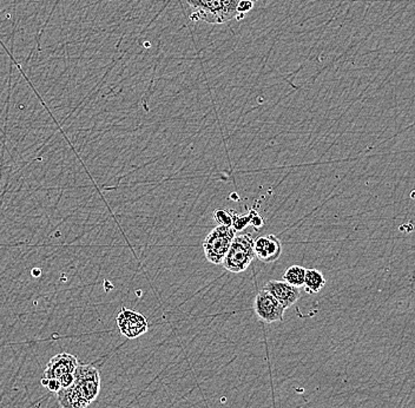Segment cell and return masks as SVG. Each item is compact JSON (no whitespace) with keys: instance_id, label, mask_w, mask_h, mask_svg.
<instances>
[{"instance_id":"15","label":"cell","mask_w":415,"mask_h":408,"mask_svg":"<svg viewBox=\"0 0 415 408\" xmlns=\"http://www.w3.org/2000/svg\"><path fill=\"white\" fill-rule=\"evenodd\" d=\"M42 386L51 393H58L61 390V385L59 380L57 379H42Z\"/></svg>"},{"instance_id":"14","label":"cell","mask_w":415,"mask_h":408,"mask_svg":"<svg viewBox=\"0 0 415 408\" xmlns=\"http://www.w3.org/2000/svg\"><path fill=\"white\" fill-rule=\"evenodd\" d=\"M212 218L215 220L216 223H219V225H233V213L231 211H226L224 209H216L212 213Z\"/></svg>"},{"instance_id":"11","label":"cell","mask_w":415,"mask_h":408,"mask_svg":"<svg viewBox=\"0 0 415 408\" xmlns=\"http://www.w3.org/2000/svg\"><path fill=\"white\" fill-rule=\"evenodd\" d=\"M326 279L323 274L317 269H306L305 277V290L308 294H317L325 288Z\"/></svg>"},{"instance_id":"17","label":"cell","mask_w":415,"mask_h":408,"mask_svg":"<svg viewBox=\"0 0 415 408\" xmlns=\"http://www.w3.org/2000/svg\"><path fill=\"white\" fill-rule=\"evenodd\" d=\"M250 225H254L255 229H261L264 225V218L261 216L260 213H256L254 210L253 218H252V222Z\"/></svg>"},{"instance_id":"8","label":"cell","mask_w":415,"mask_h":408,"mask_svg":"<svg viewBox=\"0 0 415 408\" xmlns=\"http://www.w3.org/2000/svg\"><path fill=\"white\" fill-rule=\"evenodd\" d=\"M78 365H80L78 360L72 354L68 353L57 354L46 365L44 378L59 380L64 375L73 374Z\"/></svg>"},{"instance_id":"2","label":"cell","mask_w":415,"mask_h":408,"mask_svg":"<svg viewBox=\"0 0 415 408\" xmlns=\"http://www.w3.org/2000/svg\"><path fill=\"white\" fill-rule=\"evenodd\" d=\"M235 236H236V232L231 225H219L212 229L204 239L202 244L208 262L216 266L222 265L234 241Z\"/></svg>"},{"instance_id":"6","label":"cell","mask_w":415,"mask_h":408,"mask_svg":"<svg viewBox=\"0 0 415 408\" xmlns=\"http://www.w3.org/2000/svg\"><path fill=\"white\" fill-rule=\"evenodd\" d=\"M118 330L126 339H137L147 333L149 323L143 314L123 307L116 318Z\"/></svg>"},{"instance_id":"4","label":"cell","mask_w":415,"mask_h":408,"mask_svg":"<svg viewBox=\"0 0 415 408\" xmlns=\"http://www.w3.org/2000/svg\"><path fill=\"white\" fill-rule=\"evenodd\" d=\"M77 392L89 404L94 402L101 393V374L97 368L91 365H78L75 371V382Z\"/></svg>"},{"instance_id":"18","label":"cell","mask_w":415,"mask_h":408,"mask_svg":"<svg viewBox=\"0 0 415 408\" xmlns=\"http://www.w3.org/2000/svg\"><path fill=\"white\" fill-rule=\"evenodd\" d=\"M59 382H61V388H66V387H70V386L73 385V382H75V373L73 374H66L64 377H61L59 379Z\"/></svg>"},{"instance_id":"3","label":"cell","mask_w":415,"mask_h":408,"mask_svg":"<svg viewBox=\"0 0 415 408\" xmlns=\"http://www.w3.org/2000/svg\"><path fill=\"white\" fill-rule=\"evenodd\" d=\"M255 258L254 239L250 234L235 236L226 259L223 261L224 269L229 273H243L249 268Z\"/></svg>"},{"instance_id":"9","label":"cell","mask_w":415,"mask_h":408,"mask_svg":"<svg viewBox=\"0 0 415 408\" xmlns=\"http://www.w3.org/2000/svg\"><path fill=\"white\" fill-rule=\"evenodd\" d=\"M263 289L269 294H272L279 304H282L284 309L293 307L301 297L300 288H296L286 281L272 280L264 285Z\"/></svg>"},{"instance_id":"12","label":"cell","mask_w":415,"mask_h":408,"mask_svg":"<svg viewBox=\"0 0 415 408\" xmlns=\"http://www.w3.org/2000/svg\"><path fill=\"white\" fill-rule=\"evenodd\" d=\"M305 277H306V268L301 266H291L286 269L283 274V281L287 282L289 285L294 286L296 288H301L305 285Z\"/></svg>"},{"instance_id":"13","label":"cell","mask_w":415,"mask_h":408,"mask_svg":"<svg viewBox=\"0 0 415 408\" xmlns=\"http://www.w3.org/2000/svg\"><path fill=\"white\" fill-rule=\"evenodd\" d=\"M231 213H233V225H231V227L234 228L235 232H243L248 225H250L252 218H253V209L250 210L249 213L243 215V216L238 215L234 210H231Z\"/></svg>"},{"instance_id":"7","label":"cell","mask_w":415,"mask_h":408,"mask_svg":"<svg viewBox=\"0 0 415 408\" xmlns=\"http://www.w3.org/2000/svg\"><path fill=\"white\" fill-rule=\"evenodd\" d=\"M254 251L255 256L262 262H275L282 255V242L272 234L260 236L254 240Z\"/></svg>"},{"instance_id":"16","label":"cell","mask_w":415,"mask_h":408,"mask_svg":"<svg viewBox=\"0 0 415 408\" xmlns=\"http://www.w3.org/2000/svg\"><path fill=\"white\" fill-rule=\"evenodd\" d=\"M254 8V3L249 1V0H240L238 6V17L236 19L243 18V15Z\"/></svg>"},{"instance_id":"1","label":"cell","mask_w":415,"mask_h":408,"mask_svg":"<svg viewBox=\"0 0 415 408\" xmlns=\"http://www.w3.org/2000/svg\"><path fill=\"white\" fill-rule=\"evenodd\" d=\"M193 15L190 19L212 25L229 23L238 17L240 0H187Z\"/></svg>"},{"instance_id":"19","label":"cell","mask_w":415,"mask_h":408,"mask_svg":"<svg viewBox=\"0 0 415 408\" xmlns=\"http://www.w3.org/2000/svg\"><path fill=\"white\" fill-rule=\"evenodd\" d=\"M249 1H252V3H254V4H255V3H257L259 0H249Z\"/></svg>"},{"instance_id":"10","label":"cell","mask_w":415,"mask_h":408,"mask_svg":"<svg viewBox=\"0 0 415 408\" xmlns=\"http://www.w3.org/2000/svg\"><path fill=\"white\" fill-rule=\"evenodd\" d=\"M57 400L61 408H87L90 405L80 397V394L77 392L73 385L66 388H61L57 393Z\"/></svg>"},{"instance_id":"5","label":"cell","mask_w":415,"mask_h":408,"mask_svg":"<svg viewBox=\"0 0 415 408\" xmlns=\"http://www.w3.org/2000/svg\"><path fill=\"white\" fill-rule=\"evenodd\" d=\"M254 311L260 321L264 323H274L282 321L286 309L272 294L262 289L261 292L257 293L254 300Z\"/></svg>"}]
</instances>
